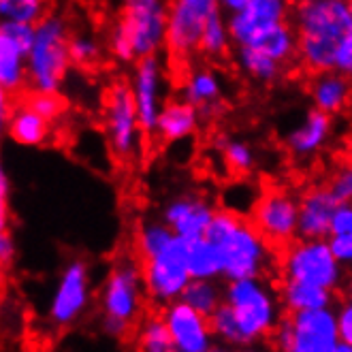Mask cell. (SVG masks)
<instances>
[{
    "instance_id": "34",
    "label": "cell",
    "mask_w": 352,
    "mask_h": 352,
    "mask_svg": "<svg viewBox=\"0 0 352 352\" xmlns=\"http://www.w3.org/2000/svg\"><path fill=\"white\" fill-rule=\"evenodd\" d=\"M137 350L139 352H177L160 314H148L141 318L139 329H137Z\"/></svg>"
},
{
    "instance_id": "17",
    "label": "cell",
    "mask_w": 352,
    "mask_h": 352,
    "mask_svg": "<svg viewBox=\"0 0 352 352\" xmlns=\"http://www.w3.org/2000/svg\"><path fill=\"white\" fill-rule=\"evenodd\" d=\"M158 314L177 352H210L216 346L210 318L195 312L182 299L160 307Z\"/></svg>"
},
{
    "instance_id": "8",
    "label": "cell",
    "mask_w": 352,
    "mask_h": 352,
    "mask_svg": "<svg viewBox=\"0 0 352 352\" xmlns=\"http://www.w3.org/2000/svg\"><path fill=\"white\" fill-rule=\"evenodd\" d=\"M146 284L137 258H120L111 265L109 274L100 286L98 307L102 318H113L135 324L146 305Z\"/></svg>"
},
{
    "instance_id": "29",
    "label": "cell",
    "mask_w": 352,
    "mask_h": 352,
    "mask_svg": "<svg viewBox=\"0 0 352 352\" xmlns=\"http://www.w3.org/2000/svg\"><path fill=\"white\" fill-rule=\"evenodd\" d=\"M231 47H233V41H231V32H229V22H226V13L218 5L205 24L199 54L210 60H220L231 54Z\"/></svg>"
},
{
    "instance_id": "39",
    "label": "cell",
    "mask_w": 352,
    "mask_h": 352,
    "mask_svg": "<svg viewBox=\"0 0 352 352\" xmlns=\"http://www.w3.org/2000/svg\"><path fill=\"white\" fill-rule=\"evenodd\" d=\"M336 318H338V331H340V342L348 348H352V288L338 299L336 303Z\"/></svg>"
},
{
    "instance_id": "30",
    "label": "cell",
    "mask_w": 352,
    "mask_h": 352,
    "mask_svg": "<svg viewBox=\"0 0 352 352\" xmlns=\"http://www.w3.org/2000/svg\"><path fill=\"white\" fill-rule=\"evenodd\" d=\"M182 301L201 316L212 318L224 303V284L220 280H190L182 295Z\"/></svg>"
},
{
    "instance_id": "32",
    "label": "cell",
    "mask_w": 352,
    "mask_h": 352,
    "mask_svg": "<svg viewBox=\"0 0 352 352\" xmlns=\"http://www.w3.org/2000/svg\"><path fill=\"white\" fill-rule=\"evenodd\" d=\"M327 243L333 256L346 269H352V205L338 207L327 235Z\"/></svg>"
},
{
    "instance_id": "37",
    "label": "cell",
    "mask_w": 352,
    "mask_h": 352,
    "mask_svg": "<svg viewBox=\"0 0 352 352\" xmlns=\"http://www.w3.org/2000/svg\"><path fill=\"white\" fill-rule=\"evenodd\" d=\"M327 188L333 195L338 205H352V158L342 160L338 167L331 171Z\"/></svg>"
},
{
    "instance_id": "14",
    "label": "cell",
    "mask_w": 352,
    "mask_h": 352,
    "mask_svg": "<svg viewBox=\"0 0 352 352\" xmlns=\"http://www.w3.org/2000/svg\"><path fill=\"white\" fill-rule=\"evenodd\" d=\"M129 84L133 90L143 135H154L160 111L169 100L167 98V84H169L167 65L160 60V56L139 60L133 69V77Z\"/></svg>"
},
{
    "instance_id": "7",
    "label": "cell",
    "mask_w": 352,
    "mask_h": 352,
    "mask_svg": "<svg viewBox=\"0 0 352 352\" xmlns=\"http://www.w3.org/2000/svg\"><path fill=\"white\" fill-rule=\"evenodd\" d=\"M340 344L333 307L286 314L272 336L276 352H333Z\"/></svg>"
},
{
    "instance_id": "18",
    "label": "cell",
    "mask_w": 352,
    "mask_h": 352,
    "mask_svg": "<svg viewBox=\"0 0 352 352\" xmlns=\"http://www.w3.org/2000/svg\"><path fill=\"white\" fill-rule=\"evenodd\" d=\"M218 207L201 195H179L162 207L160 220L175 233L177 239L190 241L207 235Z\"/></svg>"
},
{
    "instance_id": "25",
    "label": "cell",
    "mask_w": 352,
    "mask_h": 352,
    "mask_svg": "<svg viewBox=\"0 0 352 352\" xmlns=\"http://www.w3.org/2000/svg\"><path fill=\"white\" fill-rule=\"evenodd\" d=\"M50 131H52L50 122L43 120L38 113H34L28 102H22V105L13 107L7 135L15 143H19V146H26V148L43 146V143L50 139Z\"/></svg>"
},
{
    "instance_id": "41",
    "label": "cell",
    "mask_w": 352,
    "mask_h": 352,
    "mask_svg": "<svg viewBox=\"0 0 352 352\" xmlns=\"http://www.w3.org/2000/svg\"><path fill=\"white\" fill-rule=\"evenodd\" d=\"M336 71L352 79V34H348V36L342 41V45L338 47Z\"/></svg>"
},
{
    "instance_id": "45",
    "label": "cell",
    "mask_w": 352,
    "mask_h": 352,
    "mask_svg": "<svg viewBox=\"0 0 352 352\" xmlns=\"http://www.w3.org/2000/svg\"><path fill=\"white\" fill-rule=\"evenodd\" d=\"M210 352H261L258 350V346H254V348H231V346H222V344H216Z\"/></svg>"
},
{
    "instance_id": "13",
    "label": "cell",
    "mask_w": 352,
    "mask_h": 352,
    "mask_svg": "<svg viewBox=\"0 0 352 352\" xmlns=\"http://www.w3.org/2000/svg\"><path fill=\"white\" fill-rule=\"evenodd\" d=\"M218 5L216 0H175L169 5L164 50L173 60L186 62L199 54L205 24Z\"/></svg>"
},
{
    "instance_id": "2",
    "label": "cell",
    "mask_w": 352,
    "mask_h": 352,
    "mask_svg": "<svg viewBox=\"0 0 352 352\" xmlns=\"http://www.w3.org/2000/svg\"><path fill=\"white\" fill-rule=\"evenodd\" d=\"M291 24L303 69L314 75L336 71L338 47L352 34V0H303L293 5Z\"/></svg>"
},
{
    "instance_id": "33",
    "label": "cell",
    "mask_w": 352,
    "mask_h": 352,
    "mask_svg": "<svg viewBox=\"0 0 352 352\" xmlns=\"http://www.w3.org/2000/svg\"><path fill=\"white\" fill-rule=\"evenodd\" d=\"M216 146L233 173L237 175H250L256 169V152L248 141L239 137H229V135H220L216 139Z\"/></svg>"
},
{
    "instance_id": "12",
    "label": "cell",
    "mask_w": 352,
    "mask_h": 352,
    "mask_svg": "<svg viewBox=\"0 0 352 352\" xmlns=\"http://www.w3.org/2000/svg\"><path fill=\"white\" fill-rule=\"evenodd\" d=\"M92 303V278L90 265L84 258H71L62 267L60 278L56 282L54 295L47 305V320L67 329L81 320Z\"/></svg>"
},
{
    "instance_id": "20",
    "label": "cell",
    "mask_w": 352,
    "mask_h": 352,
    "mask_svg": "<svg viewBox=\"0 0 352 352\" xmlns=\"http://www.w3.org/2000/svg\"><path fill=\"white\" fill-rule=\"evenodd\" d=\"M333 137V118L309 109L305 118L286 133L284 146L295 160H309L318 156Z\"/></svg>"
},
{
    "instance_id": "22",
    "label": "cell",
    "mask_w": 352,
    "mask_h": 352,
    "mask_svg": "<svg viewBox=\"0 0 352 352\" xmlns=\"http://www.w3.org/2000/svg\"><path fill=\"white\" fill-rule=\"evenodd\" d=\"M201 120V113L190 102H186L184 98H169L160 111L154 135L162 143H179L197 135Z\"/></svg>"
},
{
    "instance_id": "9",
    "label": "cell",
    "mask_w": 352,
    "mask_h": 352,
    "mask_svg": "<svg viewBox=\"0 0 352 352\" xmlns=\"http://www.w3.org/2000/svg\"><path fill=\"white\" fill-rule=\"evenodd\" d=\"M146 295L152 303L164 307L179 301L186 286L190 284V272L186 265V248L182 239L171 241L160 252L139 261Z\"/></svg>"
},
{
    "instance_id": "47",
    "label": "cell",
    "mask_w": 352,
    "mask_h": 352,
    "mask_svg": "<svg viewBox=\"0 0 352 352\" xmlns=\"http://www.w3.org/2000/svg\"><path fill=\"white\" fill-rule=\"evenodd\" d=\"M350 288H352V269H350Z\"/></svg>"
},
{
    "instance_id": "35",
    "label": "cell",
    "mask_w": 352,
    "mask_h": 352,
    "mask_svg": "<svg viewBox=\"0 0 352 352\" xmlns=\"http://www.w3.org/2000/svg\"><path fill=\"white\" fill-rule=\"evenodd\" d=\"M47 13L41 0H0V22L36 26Z\"/></svg>"
},
{
    "instance_id": "3",
    "label": "cell",
    "mask_w": 352,
    "mask_h": 352,
    "mask_svg": "<svg viewBox=\"0 0 352 352\" xmlns=\"http://www.w3.org/2000/svg\"><path fill=\"white\" fill-rule=\"evenodd\" d=\"M205 237L218 248L224 282L265 278L278 263L274 245L241 214L218 210Z\"/></svg>"
},
{
    "instance_id": "31",
    "label": "cell",
    "mask_w": 352,
    "mask_h": 352,
    "mask_svg": "<svg viewBox=\"0 0 352 352\" xmlns=\"http://www.w3.org/2000/svg\"><path fill=\"white\" fill-rule=\"evenodd\" d=\"M175 239H177L175 233L160 218H143L137 224V231H135L137 261H143V258L160 252L162 248H167Z\"/></svg>"
},
{
    "instance_id": "23",
    "label": "cell",
    "mask_w": 352,
    "mask_h": 352,
    "mask_svg": "<svg viewBox=\"0 0 352 352\" xmlns=\"http://www.w3.org/2000/svg\"><path fill=\"white\" fill-rule=\"evenodd\" d=\"M309 96L316 111L333 118L352 102V79L338 71L314 75L309 84Z\"/></svg>"
},
{
    "instance_id": "28",
    "label": "cell",
    "mask_w": 352,
    "mask_h": 352,
    "mask_svg": "<svg viewBox=\"0 0 352 352\" xmlns=\"http://www.w3.org/2000/svg\"><path fill=\"white\" fill-rule=\"evenodd\" d=\"M233 62L239 69L241 75L248 79L258 81V84H274L284 75V67L274 62L269 56L263 52L250 47V45H241L233 50Z\"/></svg>"
},
{
    "instance_id": "26",
    "label": "cell",
    "mask_w": 352,
    "mask_h": 352,
    "mask_svg": "<svg viewBox=\"0 0 352 352\" xmlns=\"http://www.w3.org/2000/svg\"><path fill=\"white\" fill-rule=\"evenodd\" d=\"M250 47L263 52L286 69L293 60H297V32L291 22H284L258 34Z\"/></svg>"
},
{
    "instance_id": "15",
    "label": "cell",
    "mask_w": 352,
    "mask_h": 352,
    "mask_svg": "<svg viewBox=\"0 0 352 352\" xmlns=\"http://www.w3.org/2000/svg\"><path fill=\"white\" fill-rule=\"evenodd\" d=\"M34 43V26L0 22V88L9 94L28 84V54Z\"/></svg>"
},
{
    "instance_id": "44",
    "label": "cell",
    "mask_w": 352,
    "mask_h": 352,
    "mask_svg": "<svg viewBox=\"0 0 352 352\" xmlns=\"http://www.w3.org/2000/svg\"><path fill=\"white\" fill-rule=\"evenodd\" d=\"M15 258V239L9 231L0 233V267L11 265Z\"/></svg>"
},
{
    "instance_id": "42",
    "label": "cell",
    "mask_w": 352,
    "mask_h": 352,
    "mask_svg": "<svg viewBox=\"0 0 352 352\" xmlns=\"http://www.w3.org/2000/svg\"><path fill=\"white\" fill-rule=\"evenodd\" d=\"M131 324L126 322H120V320H113V318H102L100 316V331L105 333L107 338H113V340H122L131 333Z\"/></svg>"
},
{
    "instance_id": "21",
    "label": "cell",
    "mask_w": 352,
    "mask_h": 352,
    "mask_svg": "<svg viewBox=\"0 0 352 352\" xmlns=\"http://www.w3.org/2000/svg\"><path fill=\"white\" fill-rule=\"evenodd\" d=\"M338 207L327 186L305 190L299 197V239H327Z\"/></svg>"
},
{
    "instance_id": "6",
    "label": "cell",
    "mask_w": 352,
    "mask_h": 352,
    "mask_svg": "<svg viewBox=\"0 0 352 352\" xmlns=\"http://www.w3.org/2000/svg\"><path fill=\"white\" fill-rule=\"evenodd\" d=\"M169 5L162 0H129L113 26L129 41L135 62L156 58L167 45Z\"/></svg>"
},
{
    "instance_id": "19",
    "label": "cell",
    "mask_w": 352,
    "mask_h": 352,
    "mask_svg": "<svg viewBox=\"0 0 352 352\" xmlns=\"http://www.w3.org/2000/svg\"><path fill=\"white\" fill-rule=\"evenodd\" d=\"M182 98L201 113L203 120H212L220 113L224 102V81L218 71L210 67H190L182 79Z\"/></svg>"
},
{
    "instance_id": "1",
    "label": "cell",
    "mask_w": 352,
    "mask_h": 352,
    "mask_svg": "<svg viewBox=\"0 0 352 352\" xmlns=\"http://www.w3.org/2000/svg\"><path fill=\"white\" fill-rule=\"evenodd\" d=\"M278 288L265 280H237L224 284V303L210 318L216 344L231 348H254L272 340L284 318Z\"/></svg>"
},
{
    "instance_id": "40",
    "label": "cell",
    "mask_w": 352,
    "mask_h": 352,
    "mask_svg": "<svg viewBox=\"0 0 352 352\" xmlns=\"http://www.w3.org/2000/svg\"><path fill=\"white\" fill-rule=\"evenodd\" d=\"M9 175L3 164V158H0V233L9 231V222H11V214H9Z\"/></svg>"
},
{
    "instance_id": "5",
    "label": "cell",
    "mask_w": 352,
    "mask_h": 352,
    "mask_svg": "<svg viewBox=\"0 0 352 352\" xmlns=\"http://www.w3.org/2000/svg\"><path fill=\"white\" fill-rule=\"evenodd\" d=\"M282 280L301 282L336 293L346 282V267L333 256L327 239H295L278 254Z\"/></svg>"
},
{
    "instance_id": "27",
    "label": "cell",
    "mask_w": 352,
    "mask_h": 352,
    "mask_svg": "<svg viewBox=\"0 0 352 352\" xmlns=\"http://www.w3.org/2000/svg\"><path fill=\"white\" fill-rule=\"evenodd\" d=\"M186 248V265L192 280H222V263L218 248L207 239H190L184 241Z\"/></svg>"
},
{
    "instance_id": "11",
    "label": "cell",
    "mask_w": 352,
    "mask_h": 352,
    "mask_svg": "<svg viewBox=\"0 0 352 352\" xmlns=\"http://www.w3.org/2000/svg\"><path fill=\"white\" fill-rule=\"evenodd\" d=\"M250 222L274 248L299 239V197L286 188H267L258 195Z\"/></svg>"
},
{
    "instance_id": "24",
    "label": "cell",
    "mask_w": 352,
    "mask_h": 352,
    "mask_svg": "<svg viewBox=\"0 0 352 352\" xmlns=\"http://www.w3.org/2000/svg\"><path fill=\"white\" fill-rule=\"evenodd\" d=\"M278 295L286 314H301V312H316V309L336 307V293L322 291V288L301 284V282H288L282 280Z\"/></svg>"
},
{
    "instance_id": "38",
    "label": "cell",
    "mask_w": 352,
    "mask_h": 352,
    "mask_svg": "<svg viewBox=\"0 0 352 352\" xmlns=\"http://www.w3.org/2000/svg\"><path fill=\"white\" fill-rule=\"evenodd\" d=\"M26 102H28L30 109L34 113H38L43 120H47L50 124L56 118H60L62 109H65V105H62V100H60L58 94H38V92H32Z\"/></svg>"
},
{
    "instance_id": "36",
    "label": "cell",
    "mask_w": 352,
    "mask_h": 352,
    "mask_svg": "<svg viewBox=\"0 0 352 352\" xmlns=\"http://www.w3.org/2000/svg\"><path fill=\"white\" fill-rule=\"evenodd\" d=\"M69 56H71V65L81 69H92L100 62L102 43L92 32H75L69 43Z\"/></svg>"
},
{
    "instance_id": "4",
    "label": "cell",
    "mask_w": 352,
    "mask_h": 352,
    "mask_svg": "<svg viewBox=\"0 0 352 352\" xmlns=\"http://www.w3.org/2000/svg\"><path fill=\"white\" fill-rule=\"evenodd\" d=\"M71 24L69 19L50 11L34 26V43L28 54V86L38 94H58L71 69Z\"/></svg>"
},
{
    "instance_id": "16",
    "label": "cell",
    "mask_w": 352,
    "mask_h": 352,
    "mask_svg": "<svg viewBox=\"0 0 352 352\" xmlns=\"http://www.w3.org/2000/svg\"><path fill=\"white\" fill-rule=\"evenodd\" d=\"M291 13L293 5L284 0H245L239 11L226 13L233 45H250L265 30L291 22Z\"/></svg>"
},
{
    "instance_id": "43",
    "label": "cell",
    "mask_w": 352,
    "mask_h": 352,
    "mask_svg": "<svg viewBox=\"0 0 352 352\" xmlns=\"http://www.w3.org/2000/svg\"><path fill=\"white\" fill-rule=\"evenodd\" d=\"M11 111H13V105H11V94H9L5 88H0V141H3V137L7 135Z\"/></svg>"
},
{
    "instance_id": "46",
    "label": "cell",
    "mask_w": 352,
    "mask_h": 352,
    "mask_svg": "<svg viewBox=\"0 0 352 352\" xmlns=\"http://www.w3.org/2000/svg\"><path fill=\"white\" fill-rule=\"evenodd\" d=\"M333 352H352V348H348V346H344V344H340Z\"/></svg>"
},
{
    "instance_id": "10",
    "label": "cell",
    "mask_w": 352,
    "mask_h": 352,
    "mask_svg": "<svg viewBox=\"0 0 352 352\" xmlns=\"http://www.w3.org/2000/svg\"><path fill=\"white\" fill-rule=\"evenodd\" d=\"M105 133L109 150L118 160H133L141 150L143 129L131 84L118 79L109 86L105 98Z\"/></svg>"
}]
</instances>
